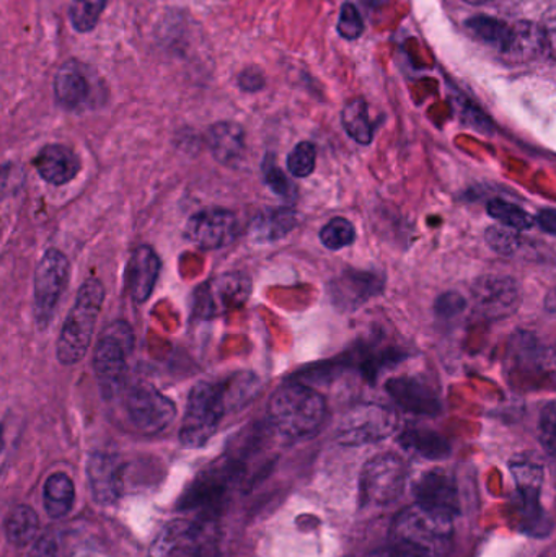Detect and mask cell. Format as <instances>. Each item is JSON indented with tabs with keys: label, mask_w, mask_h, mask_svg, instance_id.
Here are the masks:
<instances>
[{
	"label": "cell",
	"mask_w": 556,
	"mask_h": 557,
	"mask_svg": "<svg viewBox=\"0 0 556 557\" xmlns=\"http://www.w3.org/2000/svg\"><path fill=\"white\" fill-rule=\"evenodd\" d=\"M454 517L415 503L395 517L391 545L415 557H441L449 548Z\"/></svg>",
	"instance_id": "cell-1"
},
{
	"label": "cell",
	"mask_w": 556,
	"mask_h": 557,
	"mask_svg": "<svg viewBox=\"0 0 556 557\" xmlns=\"http://www.w3.org/2000/svg\"><path fill=\"white\" fill-rule=\"evenodd\" d=\"M326 416L320 393L300 383L281 386L268 403V419L280 434L304 438L319 432Z\"/></svg>",
	"instance_id": "cell-2"
},
{
	"label": "cell",
	"mask_w": 556,
	"mask_h": 557,
	"mask_svg": "<svg viewBox=\"0 0 556 557\" xmlns=\"http://www.w3.org/2000/svg\"><path fill=\"white\" fill-rule=\"evenodd\" d=\"M103 300L104 287L98 278H87L78 288L77 297L59 334L55 352L62 366H75L87 356Z\"/></svg>",
	"instance_id": "cell-3"
},
{
	"label": "cell",
	"mask_w": 556,
	"mask_h": 557,
	"mask_svg": "<svg viewBox=\"0 0 556 557\" xmlns=\"http://www.w3.org/2000/svg\"><path fill=\"white\" fill-rule=\"evenodd\" d=\"M505 369L512 388L529 392L554 388L556 354L531 331H519L509 341Z\"/></svg>",
	"instance_id": "cell-4"
},
{
	"label": "cell",
	"mask_w": 556,
	"mask_h": 557,
	"mask_svg": "<svg viewBox=\"0 0 556 557\" xmlns=\"http://www.w3.org/2000/svg\"><path fill=\"white\" fill-rule=\"evenodd\" d=\"M231 383L201 382L191 389L180 442L186 448H201L218 431L231 399Z\"/></svg>",
	"instance_id": "cell-5"
},
{
	"label": "cell",
	"mask_w": 556,
	"mask_h": 557,
	"mask_svg": "<svg viewBox=\"0 0 556 557\" xmlns=\"http://www.w3.org/2000/svg\"><path fill=\"white\" fill-rule=\"evenodd\" d=\"M131 330L127 324L114 323L100 337L94 352V370L103 398L113 399L126 392L127 359L131 350Z\"/></svg>",
	"instance_id": "cell-6"
},
{
	"label": "cell",
	"mask_w": 556,
	"mask_h": 557,
	"mask_svg": "<svg viewBox=\"0 0 556 557\" xmlns=\"http://www.w3.org/2000/svg\"><path fill=\"white\" fill-rule=\"evenodd\" d=\"M398 414L388 406L361 403L343 414L336 438L346 447L378 444L397 432Z\"/></svg>",
	"instance_id": "cell-7"
},
{
	"label": "cell",
	"mask_w": 556,
	"mask_h": 557,
	"mask_svg": "<svg viewBox=\"0 0 556 557\" xmlns=\"http://www.w3.org/2000/svg\"><path fill=\"white\" fill-rule=\"evenodd\" d=\"M124 412L137 432L157 435L175 421L176 406L153 386L137 385L124 396Z\"/></svg>",
	"instance_id": "cell-8"
},
{
	"label": "cell",
	"mask_w": 556,
	"mask_h": 557,
	"mask_svg": "<svg viewBox=\"0 0 556 557\" xmlns=\"http://www.w3.org/2000/svg\"><path fill=\"white\" fill-rule=\"evenodd\" d=\"M407 481V467L394 454H382L362 468L361 496L365 504L387 506L400 497Z\"/></svg>",
	"instance_id": "cell-9"
},
{
	"label": "cell",
	"mask_w": 556,
	"mask_h": 557,
	"mask_svg": "<svg viewBox=\"0 0 556 557\" xmlns=\"http://www.w3.org/2000/svg\"><path fill=\"white\" fill-rule=\"evenodd\" d=\"M67 282L69 260L65 255L59 250L46 251L35 273V318L38 326H48L54 317Z\"/></svg>",
	"instance_id": "cell-10"
},
{
	"label": "cell",
	"mask_w": 556,
	"mask_h": 557,
	"mask_svg": "<svg viewBox=\"0 0 556 557\" xmlns=\"http://www.w3.org/2000/svg\"><path fill=\"white\" fill-rule=\"evenodd\" d=\"M251 294V281L244 273H225L195 290V313L215 318L242 307Z\"/></svg>",
	"instance_id": "cell-11"
},
{
	"label": "cell",
	"mask_w": 556,
	"mask_h": 557,
	"mask_svg": "<svg viewBox=\"0 0 556 557\" xmlns=\"http://www.w3.org/2000/svg\"><path fill=\"white\" fill-rule=\"evenodd\" d=\"M472 298L480 314L489 320H505L518 311L521 284L511 276H483L472 285Z\"/></svg>",
	"instance_id": "cell-12"
},
{
	"label": "cell",
	"mask_w": 556,
	"mask_h": 557,
	"mask_svg": "<svg viewBox=\"0 0 556 557\" xmlns=\"http://www.w3.org/2000/svg\"><path fill=\"white\" fill-rule=\"evenodd\" d=\"M238 221L227 209H206L189 218L185 228L186 240L202 250H219L235 240Z\"/></svg>",
	"instance_id": "cell-13"
},
{
	"label": "cell",
	"mask_w": 556,
	"mask_h": 557,
	"mask_svg": "<svg viewBox=\"0 0 556 557\" xmlns=\"http://www.w3.org/2000/svg\"><path fill=\"white\" fill-rule=\"evenodd\" d=\"M385 389L401 409L413 414L437 416L443 409L436 385L424 376H395L388 380Z\"/></svg>",
	"instance_id": "cell-14"
},
{
	"label": "cell",
	"mask_w": 556,
	"mask_h": 557,
	"mask_svg": "<svg viewBox=\"0 0 556 557\" xmlns=\"http://www.w3.org/2000/svg\"><path fill=\"white\" fill-rule=\"evenodd\" d=\"M329 290L336 307L351 311L384 290V277L369 271L348 270L330 282Z\"/></svg>",
	"instance_id": "cell-15"
},
{
	"label": "cell",
	"mask_w": 556,
	"mask_h": 557,
	"mask_svg": "<svg viewBox=\"0 0 556 557\" xmlns=\"http://www.w3.org/2000/svg\"><path fill=\"white\" fill-rule=\"evenodd\" d=\"M417 504L456 517L460 510L459 491L456 481L444 470H431L421 474L415 483Z\"/></svg>",
	"instance_id": "cell-16"
},
{
	"label": "cell",
	"mask_w": 556,
	"mask_h": 557,
	"mask_svg": "<svg viewBox=\"0 0 556 557\" xmlns=\"http://www.w3.org/2000/svg\"><path fill=\"white\" fill-rule=\"evenodd\" d=\"M123 463L116 455H91L87 476L95 503L100 506H110L120 499L123 494Z\"/></svg>",
	"instance_id": "cell-17"
},
{
	"label": "cell",
	"mask_w": 556,
	"mask_h": 557,
	"mask_svg": "<svg viewBox=\"0 0 556 557\" xmlns=\"http://www.w3.org/2000/svg\"><path fill=\"white\" fill-rule=\"evenodd\" d=\"M152 557H202V533L196 523L176 520L157 536Z\"/></svg>",
	"instance_id": "cell-18"
},
{
	"label": "cell",
	"mask_w": 556,
	"mask_h": 557,
	"mask_svg": "<svg viewBox=\"0 0 556 557\" xmlns=\"http://www.w3.org/2000/svg\"><path fill=\"white\" fill-rule=\"evenodd\" d=\"M38 175L49 185L62 186L71 183L81 172V160L69 147L49 144L35 157Z\"/></svg>",
	"instance_id": "cell-19"
},
{
	"label": "cell",
	"mask_w": 556,
	"mask_h": 557,
	"mask_svg": "<svg viewBox=\"0 0 556 557\" xmlns=\"http://www.w3.org/2000/svg\"><path fill=\"white\" fill-rule=\"evenodd\" d=\"M160 274V260L156 251L140 245L133 251L127 264V288L136 304L149 300Z\"/></svg>",
	"instance_id": "cell-20"
},
{
	"label": "cell",
	"mask_w": 556,
	"mask_h": 557,
	"mask_svg": "<svg viewBox=\"0 0 556 557\" xmlns=\"http://www.w3.org/2000/svg\"><path fill=\"white\" fill-rule=\"evenodd\" d=\"M90 81L81 62L67 61L61 65L54 78V97L64 110H81L90 100Z\"/></svg>",
	"instance_id": "cell-21"
},
{
	"label": "cell",
	"mask_w": 556,
	"mask_h": 557,
	"mask_svg": "<svg viewBox=\"0 0 556 557\" xmlns=\"http://www.w3.org/2000/svg\"><path fill=\"white\" fill-rule=\"evenodd\" d=\"M208 146L221 165H237L245 153L244 127L232 121L212 124L208 131Z\"/></svg>",
	"instance_id": "cell-22"
},
{
	"label": "cell",
	"mask_w": 556,
	"mask_h": 557,
	"mask_svg": "<svg viewBox=\"0 0 556 557\" xmlns=\"http://www.w3.org/2000/svg\"><path fill=\"white\" fill-rule=\"evenodd\" d=\"M547 49H551V46L545 26L532 22H518L515 23L511 45L505 58L516 64H524L541 58Z\"/></svg>",
	"instance_id": "cell-23"
},
{
	"label": "cell",
	"mask_w": 556,
	"mask_h": 557,
	"mask_svg": "<svg viewBox=\"0 0 556 557\" xmlns=\"http://www.w3.org/2000/svg\"><path fill=\"white\" fill-rule=\"evenodd\" d=\"M296 212L293 209H263L251 222L250 235L255 242H261V244L281 240L296 227Z\"/></svg>",
	"instance_id": "cell-24"
},
{
	"label": "cell",
	"mask_w": 556,
	"mask_h": 557,
	"mask_svg": "<svg viewBox=\"0 0 556 557\" xmlns=\"http://www.w3.org/2000/svg\"><path fill=\"white\" fill-rule=\"evenodd\" d=\"M75 500V487L71 478L64 473H54L42 487V504L51 519H62L71 512Z\"/></svg>",
	"instance_id": "cell-25"
},
{
	"label": "cell",
	"mask_w": 556,
	"mask_h": 557,
	"mask_svg": "<svg viewBox=\"0 0 556 557\" xmlns=\"http://www.w3.org/2000/svg\"><path fill=\"white\" fill-rule=\"evenodd\" d=\"M466 26L477 39L492 46L503 55L508 52L512 33H515V25H509V23L493 18V16L477 15L467 20Z\"/></svg>",
	"instance_id": "cell-26"
},
{
	"label": "cell",
	"mask_w": 556,
	"mask_h": 557,
	"mask_svg": "<svg viewBox=\"0 0 556 557\" xmlns=\"http://www.w3.org/2000/svg\"><path fill=\"white\" fill-rule=\"evenodd\" d=\"M38 529V516L28 506H18L10 510L5 523H3L7 542L15 548H25V546L32 545Z\"/></svg>",
	"instance_id": "cell-27"
},
{
	"label": "cell",
	"mask_w": 556,
	"mask_h": 557,
	"mask_svg": "<svg viewBox=\"0 0 556 557\" xmlns=\"http://www.w3.org/2000/svg\"><path fill=\"white\" fill-rule=\"evenodd\" d=\"M400 444L428 460H443L450 454L449 442L443 435L428 429H408L401 434Z\"/></svg>",
	"instance_id": "cell-28"
},
{
	"label": "cell",
	"mask_w": 556,
	"mask_h": 557,
	"mask_svg": "<svg viewBox=\"0 0 556 557\" xmlns=\"http://www.w3.org/2000/svg\"><path fill=\"white\" fill-rule=\"evenodd\" d=\"M342 123L348 136L361 146H369L374 139V127L369 120L368 103L365 98H353L342 111Z\"/></svg>",
	"instance_id": "cell-29"
},
{
	"label": "cell",
	"mask_w": 556,
	"mask_h": 557,
	"mask_svg": "<svg viewBox=\"0 0 556 557\" xmlns=\"http://www.w3.org/2000/svg\"><path fill=\"white\" fill-rule=\"evenodd\" d=\"M108 0H72L69 7V20L72 28L78 33L95 29L100 22L101 13L107 9Z\"/></svg>",
	"instance_id": "cell-30"
},
{
	"label": "cell",
	"mask_w": 556,
	"mask_h": 557,
	"mask_svg": "<svg viewBox=\"0 0 556 557\" xmlns=\"http://www.w3.org/2000/svg\"><path fill=\"white\" fill-rule=\"evenodd\" d=\"M486 209H489L490 218L502 222L505 227L515 228V231H531L534 227V219L524 209L512 205V202L495 199V201L489 202Z\"/></svg>",
	"instance_id": "cell-31"
},
{
	"label": "cell",
	"mask_w": 556,
	"mask_h": 557,
	"mask_svg": "<svg viewBox=\"0 0 556 557\" xmlns=\"http://www.w3.org/2000/svg\"><path fill=\"white\" fill-rule=\"evenodd\" d=\"M356 228L348 219L335 218L320 232V242L323 247L332 251L343 250L355 244Z\"/></svg>",
	"instance_id": "cell-32"
},
{
	"label": "cell",
	"mask_w": 556,
	"mask_h": 557,
	"mask_svg": "<svg viewBox=\"0 0 556 557\" xmlns=\"http://www.w3.org/2000/svg\"><path fill=\"white\" fill-rule=\"evenodd\" d=\"M317 149L312 143L297 144L289 156H287V170L296 178H307L316 170Z\"/></svg>",
	"instance_id": "cell-33"
},
{
	"label": "cell",
	"mask_w": 556,
	"mask_h": 557,
	"mask_svg": "<svg viewBox=\"0 0 556 557\" xmlns=\"http://www.w3.org/2000/svg\"><path fill=\"white\" fill-rule=\"evenodd\" d=\"M486 244L493 248V250L498 251L499 255H505V257H511L516 251L521 248L522 237L518 234V231L509 227H490L485 234Z\"/></svg>",
	"instance_id": "cell-34"
},
{
	"label": "cell",
	"mask_w": 556,
	"mask_h": 557,
	"mask_svg": "<svg viewBox=\"0 0 556 557\" xmlns=\"http://www.w3.org/2000/svg\"><path fill=\"white\" fill-rule=\"evenodd\" d=\"M338 33L342 38L355 41L365 33V22L355 3L345 2L339 12Z\"/></svg>",
	"instance_id": "cell-35"
},
{
	"label": "cell",
	"mask_w": 556,
	"mask_h": 557,
	"mask_svg": "<svg viewBox=\"0 0 556 557\" xmlns=\"http://www.w3.org/2000/svg\"><path fill=\"white\" fill-rule=\"evenodd\" d=\"M511 473L516 480V487H542L544 470L541 465L531 460H515L511 463Z\"/></svg>",
	"instance_id": "cell-36"
},
{
	"label": "cell",
	"mask_w": 556,
	"mask_h": 557,
	"mask_svg": "<svg viewBox=\"0 0 556 557\" xmlns=\"http://www.w3.org/2000/svg\"><path fill=\"white\" fill-rule=\"evenodd\" d=\"M539 438L545 450L556 457V401L547 403L539 419Z\"/></svg>",
	"instance_id": "cell-37"
},
{
	"label": "cell",
	"mask_w": 556,
	"mask_h": 557,
	"mask_svg": "<svg viewBox=\"0 0 556 557\" xmlns=\"http://www.w3.org/2000/svg\"><path fill=\"white\" fill-rule=\"evenodd\" d=\"M264 182L281 198L294 199L296 196V186L293 185V182L284 175L283 170L277 169L276 163L268 162V160L264 162Z\"/></svg>",
	"instance_id": "cell-38"
},
{
	"label": "cell",
	"mask_w": 556,
	"mask_h": 557,
	"mask_svg": "<svg viewBox=\"0 0 556 557\" xmlns=\"http://www.w3.org/2000/svg\"><path fill=\"white\" fill-rule=\"evenodd\" d=\"M466 308V298L459 292H446L437 297L434 311L440 318H454L462 313Z\"/></svg>",
	"instance_id": "cell-39"
},
{
	"label": "cell",
	"mask_w": 556,
	"mask_h": 557,
	"mask_svg": "<svg viewBox=\"0 0 556 557\" xmlns=\"http://www.w3.org/2000/svg\"><path fill=\"white\" fill-rule=\"evenodd\" d=\"M238 85H240L242 90L250 91V94L260 91L261 88L264 87L263 72L258 67L245 69V71L238 75Z\"/></svg>",
	"instance_id": "cell-40"
},
{
	"label": "cell",
	"mask_w": 556,
	"mask_h": 557,
	"mask_svg": "<svg viewBox=\"0 0 556 557\" xmlns=\"http://www.w3.org/2000/svg\"><path fill=\"white\" fill-rule=\"evenodd\" d=\"M55 552H58L55 540L52 539V536H42V539H39L36 545L33 546L28 557H55Z\"/></svg>",
	"instance_id": "cell-41"
},
{
	"label": "cell",
	"mask_w": 556,
	"mask_h": 557,
	"mask_svg": "<svg viewBox=\"0 0 556 557\" xmlns=\"http://www.w3.org/2000/svg\"><path fill=\"white\" fill-rule=\"evenodd\" d=\"M538 224L539 227L542 228V231L547 232V234L555 235L556 237L555 209H544V211L539 212Z\"/></svg>",
	"instance_id": "cell-42"
},
{
	"label": "cell",
	"mask_w": 556,
	"mask_h": 557,
	"mask_svg": "<svg viewBox=\"0 0 556 557\" xmlns=\"http://www.w3.org/2000/svg\"><path fill=\"white\" fill-rule=\"evenodd\" d=\"M369 557H415L408 555V553L401 552V549L395 548V546L388 545L387 548L381 549V552L374 553Z\"/></svg>",
	"instance_id": "cell-43"
},
{
	"label": "cell",
	"mask_w": 556,
	"mask_h": 557,
	"mask_svg": "<svg viewBox=\"0 0 556 557\" xmlns=\"http://www.w3.org/2000/svg\"><path fill=\"white\" fill-rule=\"evenodd\" d=\"M545 32H547L548 46L556 51V15L545 26Z\"/></svg>",
	"instance_id": "cell-44"
},
{
	"label": "cell",
	"mask_w": 556,
	"mask_h": 557,
	"mask_svg": "<svg viewBox=\"0 0 556 557\" xmlns=\"http://www.w3.org/2000/svg\"><path fill=\"white\" fill-rule=\"evenodd\" d=\"M545 310L556 317V287L552 288L545 297Z\"/></svg>",
	"instance_id": "cell-45"
},
{
	"label": "cell",
	"mask_w": 556,
	"mask_h": 557,
	"mask_svg": "<svg viewBox=\"0 0 556 557\" xmlns=\"http://www.w3.org/2000/svg\"><path fill=\"white\" fill-rule=\"evenodd\" d=\"M467 2H470V3H486V2H492V0H467Z\"/></svg>",
	"instance_id": "cell-46"
}]
</instances>
